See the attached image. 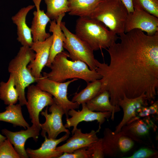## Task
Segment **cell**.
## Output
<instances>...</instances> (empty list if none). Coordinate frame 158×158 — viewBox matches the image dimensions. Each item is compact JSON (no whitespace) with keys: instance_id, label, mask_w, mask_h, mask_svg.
I'll return each mask as SVG.
<instances>
[{"instance_id":"obj_1","label":"cell","mask_w":158,"mask_h":158,"mask_svg":"<svg viewBox=\"0 0 158 158\" xmlns=\"http://www.w3.org/2000/svg\"><path fill=\"white\" fill-rule=\"evenodd\" d=\"M119 43L106 49L110 64L95 59V70L102 76L100 93L108 92L113 105L124 95L129 98L146 95L152 102L158 89V32L149 35L135 29L118 35Z\"/></svg>"},{"instance_id":"obj_2","label":"cell","mask_w":158,"mask_h":158,"mask_svg":"<svg viewBox=\"0 0 158 158\" xmlns=\"http://www.w3.org/2000/svg\"><path fill=\"white\" fill-rule=\"evenodd\" d=\"M69 54L66 51L58 54L49 67L51 71L49 73L43 72V76L59 82L76 78L82 79L87 83L102 78L100 74L96 70H90L85 63L69 60Z\"/></svg>"},{"instance_id":"obj_3","label":"cell","mask_w":158,"mask_h":158,"mask_svg":"<svg viewBox=\"0 0 158 158\" xmlns=\"http://www.w3.org/2000/svg\"><path fill=\"white\" fill-rule=\"evenodd\" d=\"M75 34L94 51L107 49L118 39L102 22L88 17L76 20Z\"/></svg>"},{"instance_id":"obj_4","label":"cell","mask_w":158,"mask_h":158,"mask_svg":"<svg viewBox=\"0 0 158 158\" xmlns=\"http://www.w3.org/2000/svg\"><path fill=\"white\" fill-rule=\"evenodd\" d=\"M35 56V53L30 47L22 46L8 64V71L14 78L15 87L19 95V104L21 106L26 105L27 102L25 95V88L36 81L27 67Z\"/></svg>"},{"instance_id":"obj_5","label":"cell","mask_w":158,"mask_h":158,"mask_svg":"<svg viewBox=\"0 0 158 158\" xmlns=\"http://www.w3.org/2000/svg\"><path fill=\"white\" fill-rule=\"evenodd\" d=\"M128 14L120 0H103L88 17L101 22L110 31L119 35L124 32Z\"/></svg>"},{"instance_id":"obj_6","label":"cell","mask_w":158,"mask_h":158,"mask_svg":"<svg viewBox=\"0 0 158 158\" xmlns=\"http://www.w3.org/2000/svg\"><path fill=\"white\" fill-rule=\"evenodd\" d=\"M60 26L65 36L63 47L68 51L69 57L73 61H83L90 70H95L94 51L87 43L70 32L66 28L65 22L61 21Z\"/></svg>"},{"instance_id":"obj_7","label":"cell","mask_w":158,"mask_h":158,"mask_svg":"<svg viewBox=\"0 0 158 158\" xmlns=\"http://www.w3.org/2000/svg\"><path fill=\"white\" fill-rule=\"evenodd\" d=\"M75 78L66 82H59L44 77L42 75L36 82V85L41 90L47 92L54 97L55 101L63 109L66 119L69 118L68 111L78 109L80 105L69 100L67 97L68 88L71 83L78 80Z\"/></svg>"},{"instance_id":"obj_8","label":"cell","mask_w":158,"mask_h":158,"mask_svg":"<svg viewBox=\"0 0 158 158\" xmlns=\"http://www.w3.org/2000/svg\"><path fill=\"white\" fill-rule=\"evenodd\" d=\"M102 144L105 156H122L134 145V141L123 131L115 133L109 128H104Z\"/></svg>"},{"instance_id":"obj_9","label":"cell","mask_w":158,"mask_h":158,"mask_svg":"<svg viewBox=\"0 0 158 158\" xmlns=\"http://www.w3.org/2000/svg\"><path fill=\"white\" fill-rule=\"evenodd\" d=\"M27 99L26 105L32 125L41 129L40 113L45 107L54 103V98L50 94L32 84L28 87Z\"/></svg>"},{"instance_id":"obj_10","label":"cell","mask_w":158,"mask_h":158,"mask_svg":"<svg viewBox=\"0 0 158 158\" xmlns=\"http://www.w3.org/2000/svg\"><path fill=\"white\" fill-rule=\"evenodd\" d=\"M54 103L50 106L48 113L47 107L44 111H42L41 114L44 117L45 122L40 124L41 135L43 137L48 135V138L56 139L58 136L61 133L70 134L69 130L66 128L63 124L62 121L63 115L65 112L62 107L54 99Z\"/></svg>"},{"instance_id":"obj_11","label":"cell","mask_w":158,"mask_h":158,"mask_svg":"<svg viewBox=\"0 0 158 158\" xmlns=\"http://www.w3.org/2000/svg\"><path fill=\"white\" fill-rule=\"evenodd\" d=\"M134 11L128 14L125 24V33L138 29L152 35L158 32V18L136 6Z\"/></svg>"},{"instance_id":"obj_12","label":"cell","mask_w":158,"mask_h":158,"mask_svg":"<svg viewBox=\"0 0 158 158\" xmlns=\"http://www.w3.org/2000/svg\"><path fill=\"white\" fill-rule=\"evenodd\" d=\"M82 109L80 111H77L75 109L70 110L68 112V115L71 116L66 119V123L64 125L66 128L73 127L71 131L73 134L77 128L78 124L83 121L90 122L97 121L99 124V128L100 130L101 126L111 117L110 112H98L92 111L87 107L85 103L82 104Z\"/></svg>"},{"instance_id":"obj_13","label":"cell","mask_w":158,"mask_h":158,"mask_svg":"<svg viewBox=\"0 0 158 158\" xmlns=\"http://www.w3.org/2000/svg\"><path fill=\"white\" fill-rule=\"evenodd\" d=\"M53 40V35H51L44 41L33 42L30 47L35 51V56L27 67L36 80L42 76V70L47 63Z\"/></svg>"},{"instance_id":"obj_14","label":"cell","mask_w":158,"mask_h":158,"mask_svg":"<svg viewBox=\"0 0 158 158\" xmlns=\"http://www.w3.org/2000/svg\"><path fill=\"white\" fill-rule=\"evenodd\" d=\"M40 130L38 127L32 125L25 130L14 132L5 128L1 130V132L13 145L20 158H28L29 157L25 148V142L30 138H32L36 142Z\"/></svg>"},{"instance_id":"obj_15","label":"cell","mask_w":158,"mask_h":158,"mask_svg":"<svg viewBox=\"0 0 158 158\" xmlns=\"http://www.w3.org/2000/svg\"><path fill=\"white\" fill-rule=\"evenodd\" d=\"M148 102L145 93L134 98H129L124 95L123 98L120 99L118 103V106L123 109V118L116 126L114 132L117 133L120 131L123 126L135 120L137 110L142 107L147 106Z\"/></svg>"},{"instance_id":"obj_16","label":"cell","mask_w":158,"mask_h":158,"mask_svg":"<svg viewBox=\"0 0 158 158\" xmlns=\"http://www.w3.org/2000/svg\"><path fill=\"white\" fill-rule=\"evenodd\" d=\"M99 131L98 129L96 131L92 130L89 133H84L81 129L77 128L66 143L56 147V150L63 153H71L77 149L88 147L99 139L97 133Z\"/></svg>"},{"instance_id":"obj_17","label":"cell","mask_w":158,"mask_h":158,"mask_svg":"<svg viewBox=\"0 0 158 158\" xmlns=\"http://www.w3.org/2000/svg\"><path fill=\"white\" fill-rule=\"evenodd\" d=\"M35 6L29 5L23 7L11 18L13 23L17 26V39L22 46L30 47L33 42L31 30L26 24V19L29 12Z\"/></svg>"},{"instance_id":"obj_18","label":"cell","mask_w":158,"mask_h":158,"mask_svg":"<svg viewBox=\"0 0 158 158\" xmlns=\"http://www.w3.org/2000/svg\"><path fill=\"white\" fill-rule=\"evenodd\" d=\"M36 8L33 13V17L30 29L33 42L42 41L50 36L46 31L47 24L50 19L44 12L40 9V5L42 0H32Z\"/></svg>"},{"instance_id":"obj_19","label":"cell","mask_w":158,"mask_h":158,"mask_svg":"<svg viewBox=\"0 0 158 158\" xmlns=\"http://www.w3.org/2000/svg\"><path fill=\"white\" fill-rule=\"evenodd\" d=\"M70 134L66 133L59 139L49 138L45 136L44 140L38 149L33 150L28 148L26 151L30 158H58L63 153L57 151L56 148L60 143L66 140Z\"/></svg>"},{"instance_id":"obj_20","label":"cell","mask_w":158,"mask_h":158,"mask_svg":"<svg viewBox=\"0 0 158 158\" xmlns=\"http://www.w3.org/2000/svg\"><path fill=\"white\" fill-rule=\"evenodd\" d=\"M65 15V13L61 14L56 20H52L50 22L49 31L52 33L53 40L49 59L46 65L49 68L56 56L64 51L63 44L65 36L61 28L60 24Z\"/></svg>"},{"instance_id":"obj_21","label":"cell","mask_w":158,"mask_h":158,"mask_svg":"<svg viewBox=\"0 0 158 158\" xmlns=\"http://www.w3.org/2000/svg\"><path fill=\"white\" fill-rule=\"evenodd\" d=\"M153 124L150 119L144 120L139 118L126 124L122 128L121 131L134 141L142 143L141 138L149 134L150 129L153 126Z\"/></svg>"},{"instance_id":"obj_22","label":"cell","mask_w":158,"mask_h":158,"mask_svg":"<svg viewBox=\"0 0 158 158\" xmlns=\"http://www.w3.org/2000/svg\"><path fill=\"white\" fill-rule=\"evenodd\" d=\"M86 105L90 110L98 112H110L111 119L113 121L115 113L120 111V107L112 105L110 101V96L107 91H104L88 101Z\"/></svg>"},{"instance_id":"obj_23","label":"cell","mask_w":158,"mask_h":158,"mask_svg":"<svg viewBox=\"0 0 158 158\" xmlns=\"http://www.w3.org/2000/svg\"><path fill=\"white\" fill-rule=\"evenodd\" d=\"M5 109L0 113V121L11 123L14 127L20 126L25 129L30 126L23 117L21 106L19 104L8 105Z\"/></svg>"},{"instance_id":"obj_24","label":"cell","mask_w":158,"mask_h":158,"mask_svg":"<svg viewBox=\"0 0 158 158\" xmlns=\"http://www.w3.org/2000/svg\"><path fill=\"white\" fill-rule=\"evenodd\" d=\"M103 0H68V14L79 17H89L96 7Z\"/></svg>"},{"instance_id":"obj_25","label":"cell","mask_w":158,"mask_h":158,"mask_svg":"<svg viewBox=\"0 0 158 158\" xmlns=\"http://www.w3.org/2000/svg\"><path fill=\"white\" fill-rule=\"evenodd\" d=\"M18 98L14 78L10 74L7 82L1 81L0 83V99L5 104L8 105L16 104Z\"/></svg>"},{"instance_id":"obj_26","label":"cell","mask_w":158,"mask_h":158,"mask_svg":"<svg viewBox=\"0 0 158 158\" xmlns=\"http://www.w3.org/2000/svg\"><path fill=\"white\" fill-rule=\"evenodd\" d=\"M87 83L85 88L75 94L71 101L77 102L80 105L83 103H86L100 93L102 85L100 79Z\"/></svg>"},{"instance_id":"obj_27","label":"cell","mask_w":158,"mask_h":158,"mask_svg":"<svg viewBox=\"0 0 158 158\" xmlns=\"http://www.w3.org/2000/svg\"><path fill=\"white\" fill-rule=\"evenodd\" d=\"M47 5L46 13L52 20H56L61 14L69 12L68 0H44Z\"/></svg>"},{"instance_id":"obj_28","label":"cell","mask_w":158,"mask_h":158,"mask_svg":"<svg viewBox=\"0 0 158 158\" xmlns=\"http://www.w3.org/2000/svg\"><path fill=\"white\" fill-rule=\"evenodd\" d=\"M133 6L140 7L158 18V0H133Z\"/></svg>"},{"instance_id":"obj_29","label":"cell","mask_w":158,"mask_h":158,"mask_svg":"<svg viewBox=\"0 0 158 158\" xmlns=\"http://www.w3.org/2000/svg\"><path fill=\"white\" fill-rule=\"evenodd\" d=\"M0 158H20L7 138L0 143Z\"/></svg>"},{"instance_id":"obj_30","label":"cell","mask_w":158,"mask_h":158,"mask_svg":"<svg viewBox=\"0 0 158 158\" xmlns=\"http://www.w3.org/2000/svg\"><path fill=\"white\" fill-rule=\"evenodd\" d=\"M92 150L87 147L77 149L71 153L64 152L58 158H91Z\"/></svg>"},{"instance_id":"obj_31","label":"cell","mask_w":158,"mask_h":158,"mask_svg":"<svg viewBox=\"0 0 158 158\" xmlns=\"http://www.w3.org/2000/svg\"><path fill=\"white\" fill-rule=\"evenodd\" d=\"M158 157V152L147 147H142L135 152L130 156L123 158H150Z\"/></svg>"},{"instance_id":"obj_32","label":"cell","mask_w":158,"mask_h":158,"mask_svg":"<svg viewBox=\"0 0 158 158\" xmlns=\"http://www.w3.org/2000/svg\"><path fill=\"white\" fill-rule=\"evenodd\" d=\"M92 152L91 158H103L104 156L102 138H99L87 147Z\"/></svg>"},{"instance_id":"obj_33","label":"cell","mask_w":158,"mask_h":158,"mask_svg":"<svg viewBox=\"0 0 158 158\" xmlns=\"http://www.w3.org/2000/svg\"><path fill=\"white\" fill-rule=\"evenodd\" d=\"M126 8L128 13H132L134 11L133 0H120Z\"/></svg>"},{"instance_id":"obj_34","label":"cell","mask_w":158,"mask_h":158,"mask_svg":"<svg viewBox=\"0 0 158 158\" xmlns=\"http://www.w3.org/2000/svg\"><path fill=\"white\" fill-rule=\"evenodd\" d=\"M6 138H7L6 136H3L0 134V143L4 141Z\"/></svg>"}]
</instances>
